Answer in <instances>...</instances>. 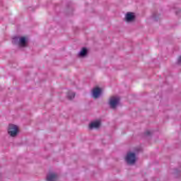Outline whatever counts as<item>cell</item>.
<instances>
[{
    "instance_id": "cell-6",
    "label": "cell",
    "mask_w": 181,
    "mask_h": 181,
    "mask_svg": "<svg viewBox=\"0 0 181 181\" xmlns=\"http://www.w3.org/2000/svg\"><path fill=\"white\" fill-rule=\"evenodd\" d=\"M102 123V122L100 119H96L92 120L89 123L88 128L90 130L97 129L101 127Z\"/></svg>"
},
{
    "instance_id": "cell-4",
    "label": "cell",
    "mask_w": 181,
    "mask_h": 181,
    "mask_svg": "<svg viewBox=\"0 0 181 181\" xmlns=\"http://www.w3.org/2000/svg\"><path fill=\"white\" fill-rule=\"evenodd\" d=\"M103 88L98 85L94 87L91 90V95L93 98L97 99L100 98L103 94Z\"/></svg>"
},
{
    "instance_id": "cell-1",
    "label": "cell",
    "mask_w": 181,
    "mask_h": 181,
    "mask_svg": "<svg viewBox=\"0 0 181 181\" xmlns=\"http://www.w3.org/2000/svg\"><path fill=\"white\" fill-rule=\"evenodd\" d=\"M12 41L13 44L20 48H25L29 45V39L26 36H15Z\"/></svg>"
},
{
    "instance_id": "cell-7",
    "label": "cell",
    "mask_w": 181,
    "mask_h": 181,
    "mask_svg": "<svg viewBox=\"0 0 181 181\" xmlns=\"http://www.w3.org/2000/svg\"><path fill=\"white\" fill-rule=\"evenodd\" d=\"M58 174L54 172H50L47 173L46 176V181H58Z\"/></svg>"
},
{
    "instance_id": "cell-5",
    "label": "cell",
    "mask_w": 181,
    "mask_h": 181,
    "mask_svg": "<svg viewBox=\"0 0 181 181\" xmlns=\"http://www.w3.org/2000/svg\"><path fill=\"white\" fill-rule=\"evenodd\" d=\"M125 160L128 165H133L135 164L137 160L136 153L132 151H129L125 156Z\"/></svg>"
},
{
    "instance_id": "cell-11",
    "label": "cell",
    "mask_w": 181,
    "mask_h": 181,
    "mask_svg": "<svg viewBox=\"0 0 181 181\" xmlns=\"http://www.w3.org/2000/svg\"><path fill=\"white\" fill-rule=\"evenodd\" d=\"M177 63L178 64H181V55L178 58L177 60Z\"/></svg>"
},
{
    "instance_id": "cell-2",
    "label": "cell",
    "mask_w": 181,
    "mask_h": 181,
    "mask_svg": "<svg viewBox=\"0 0 181 181\" xmlns=\"http://www.w3.org/2000/svg\"><path fill=\"white\" fill-rule=\"evenodd\" d=\"M20 129L19 126L14 124H9L7 128V131L9 134L12 137H16L20 132Z\"/></svg>"
},
{
    "instance_id": "cell-8",
    "label": "cell",
    "mask_w": 181,
    "mask_h": 181,
    "mask_svg": "<svg viewBox=\"0 0 181 181\" xmlns=\"http://www.w3.org/2000/svg\"><path fill=\"white\" fill-rule=\"evenodd\" d=\"M136 15L135 13L128 12L125 16V20L128 22H132L136 20Z\"/></svg>"
},
{
    "instance_id": "cell-10",
    "label": "cell",
    "mask_w": 181,
    "mask_h": 181,
    "mask_svg": "<svg viewBox=\"0 0 181 181\" xmlns=\"http://www.w3.org/2000/svg\"><path fill=\"white\" fill-rule=\"evenodd\" d=\"M75 96H76V93L74 92V91L72 90H69L67 91L66 94V98L70 100L74 99V98L75 97Z\"/></svg>"
},
{
    "instance_id": "cell-3",
    "label": "cell",
    "mask_w": 181,
    "mask_h": 181,
    "mask_svg": "<svg viewBox=\"0 0 181 181\" xmlns=\"http://www.w3.org/2000/svg\"><path fill=\"white\" fill-rule=\"evenodd\" d=\"M121 98L118 95H113L108 100V104L111 109L116 108L120 103Z\"/></svg>"
},
{
    "instance_id": "cell-9",
    "label": "cell",
    "mask_w": 181,
    "mask_h": 181,
    "mask_svg": "<svg viewBox=\"0 0 181 181\" xmlns=\"http://www.w3.org/2000/svg\"><path fill=\"white\" fill-rule=\"evenodd\" d=\"M89 53V49L86 47H83L78 54V57L84 58L86 57Z\"/></svg>"
}]
</instances>
